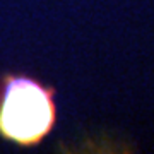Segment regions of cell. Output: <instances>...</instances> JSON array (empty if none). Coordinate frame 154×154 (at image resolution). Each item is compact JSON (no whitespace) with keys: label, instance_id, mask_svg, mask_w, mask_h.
<instances>
[{"label":"cell","instance_id":"obj_1","mask_svg":"<svg viewBox=\"0 0 154 154\" xmlns=\"http://www.w3.org/2000/svg\"><path fill=\"white\" fill-rule=\"evenodd\" d=\"M55 120L53 101L31 79L9 82L0 106V132L21 144H33L46 135Z\"/></svg>","mask_w":154,"mask_h":154}]
</instances>
